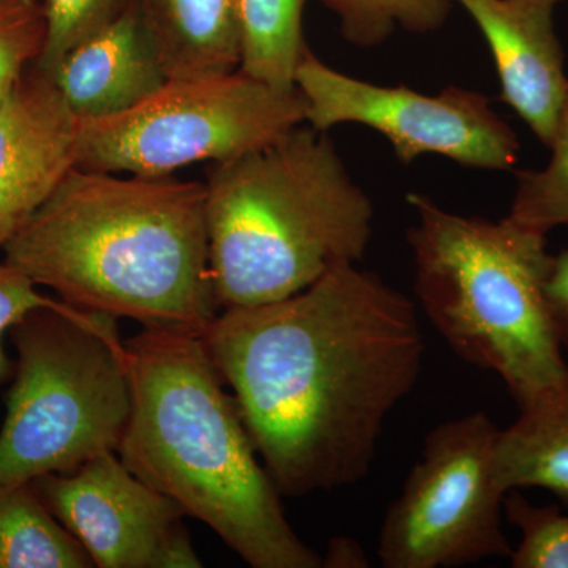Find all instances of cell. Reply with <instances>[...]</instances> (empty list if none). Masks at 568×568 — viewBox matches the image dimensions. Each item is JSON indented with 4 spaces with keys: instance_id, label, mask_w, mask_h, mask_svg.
<instances>
[{
    "instance_id": "cell-18",
    "label": "cell",
    "mask_w": 568,
    "mask_h": 568,
    "mask_svg": "<svg viewBox=\"0 0 568 568\" xmlns=\"http://www.w3.org/2000/svg\"><path fill=\"white\" fill-rule=\"evenodd\" d=\"M342 21L343 37L361 48L377 47L396 29L428 33L443 28L452 0H321Z\"/></svg>"
},
{
    "instance_id": "cell-21",
    "label": "cell",
    "mask_w": 568,
    "mask_h": 568,
    "mask_svg": "<svg viewBox=\"0 0 568 568\" xmlns=\"http://www.w3.org/2000/svg\"><path fill=\"white\" fill-rule=\"evenodd\" d=\"M132 0H47L37 69L51 77L74 47L118 20Z\"/></svg>"
},
{
    "instance_id": "cell-15",
    "label": "cell",
    "mask_w": 568,
    "mask_h": 568,
    "mask_svg": "<svg viewBox=\"0 0 568 568\" xmlns=\"http://www.w3.org/2000/svg\"><path fill=\"white\" fill-rule=\"evenodd\" d=\"M518 406L515 424L497 436V485L548 489L568 507V372Z\"/></svg>"
},
{
    "instance_id": "cell-7",
    "label": "cell",
    "mask_w": 568,
    "mask_h": 568,
    "mask_svg": "<svg viewBox=\"0 0 568 568\" xmlns=\"http://www.w3.org/2000/svg\"><path fill=\"white\" fill-rule=\"evenodd\" d=\"M305 122L298 88L278 91L241 70L168 80L132 110L78 119L77 166L163 178L189 164L257 151Z\"/></svg>"
},
{
    "instance_id": "cell-13",
    "label": "cell",
    "mask_w": 568,
    "mask_h": 568,
    "mask_svg": "<svg viewBox=\"0 0 568 568\" xmlns=\"http://www.w3.org/2000/svg\"><path fill=\"white\" fill-rule=\"evenodd\" d=\"M51 78L80 121L132 110L168 81L136 0L108 28L74 47Z\"/></svg>"
},
{
    "instance_id": "cell-23",
    "label": "cell",
    "mask_w": 568,
    "mask_h": 568,
    "mask_svg": "<svg viewBox=\"0 0 568 568\" xmlns=\"http://www.w3.org/2000/svg\"><path fill=\"white\" fill-rule=\"evenodd\" d=\"M61 298L48 297L37 291V284L11 267L6 261H0V387L13 376L14 364L10 361L3 346V336L21 323L29 313L41 306H61Z\"/></svg>"
},
{
    "instance_id": "cell-16",
    "label": "cell",
    "mask_w": 568,
    "mask_h": 568,
    "mask_svg": "<svg viewBox=\"0 0 568 568\" xmlns=\"http://www.w3.org/2000/svg\"><path fill=\"white\" fill-rule=\"evenodd\" d=\"M305 6L306 0H235L242 73L278 91L297 88L295 73L308 50Z\"/></svg>"
},
{
    "instance_id": "cell-3",
    "label": "cell",
    "mask_w": 568,
    "mask_h": 568,
    "mask_svg": "<svg viewBox=\"0 0 568 568\" xmlns=\"http://www.w3.org/2000/svg\"><path fill=\"white\" fill-rule=\"evenodd\" d=\"M132 413L123 465L203 521L253 568H320L295 534L204 335L142 328L126 339Z\"/></svg>"
},
{
    "instance_id": "cell-5",
    "label": "cell",
    "mask_w": 568,
    "mask_h": 568,
    "mask_svg": "<svg viewBox=\"0 0 568 568\" xmlns=\"http://www.w3.org/2000/svg\"><path fill=\"white\" fill-rule=\"evenodd\" d=\"M417 301L459 358L496 373L518 405L568 372L545 298L547 235L407 194Z\"/></svg>"
},
{
    "instance_id": "cell-26",
    "label": "cell",
    "mask_w": 568,
    "mask_h": 568,
    "mask_svg": "<svg viewBox=\"0 0 568 568\" xmlns=\"http://www.w3.org/2000/svg\"><path fill=\"white\" fill-rule=\"evenodd\" d=\"M31 0H0V21L24 9Z\"/></svg>"
},
{
    "instance_id": "cell-14",
    "label": "cell",
    "mask_w": 568,
    "mask_h": 568,
    "mask_svg": "<svg viewBox=\"0 0 568 568\" xmlns=\"http://www.w3.org/2000/svg\"><path fill=\"white\" fill-rule=\"evenodd\" d=\"M136 7L168 80L239 70L235 0H136Z\"/></svg>"
},
{
    "instance_id": "cell-9",
    "label": "cell",
    "mask_w": 568,
    "mask_h": 568,
    "mask_svg": "<svg viewBox=\"0 0 568 568\" xmlns=\"http://www.w3.org/2000/svg\"><path fill=\"white\" fill-rule=\"evenodd\" d=\"M295 85L306 100V122L316 132L361 123L384 134L403 163L439 155L478 170L517 166V133L481 93L447 88L425 95L406 85L372 84L325 65L310 48Z\"/></svg>"
},
{
    "instance_id": "cell-19",
    "label": "cell",
    "mask_w": 568,
    "mask_h": 568,
    "mask_svg": "<svg viewBox=\"0 0 568 568\" xmlns=\"http://www.w3.org/2000/svg\"><path fill=\"white\" fill-rule=\"evenodd\" d=\"M551 159L544 170L517 171V193L507 219L547 235L558 226H568V92L560 110Z\"/></svg>"
},
{
    "instance_id": "cell-1",
    "label": "cell",
    "mask_w": 568,
    "mask_h": 568,
    "mask_svg": "<svg viewBox=\"0 0 568 568\" xmlns=\"http://www.w3.org/2000/svg\"><path fill=\"white\" fill-rule=\"evenodd\" d=\"M204 339L268 476L293 497L368 476L425 355L416 304L355 264L283 301L223 310Z\"/></svg>"
},
{
    "instance_id": "cell-2",
    "label": "cell",
    "mask_w": 568,
    "mask_h": 568,
    "mask_svg": "<svg viewBox=\"0 0 568 568\" xmlns=\"http://www.w3.org/2000/svg\"><path fill=\"white\" fill-rule=\"evenodd\" d=\"M2 252L81 312L201 335L220 313L203 182L73 168Z\"/></svg>"
},
{
    "instance_id": "cell-12",
    "label": "cell",
    "mask_w": 568,
    "mask_h": 568,
    "mask_svg": "<svg viewBox=\"0 0 568 568\" xmlns=\"http://www.w3.org/2000/svg\"><path fill=\"white\" fill-rule=\"evenodd\" d=\"M487 40L500 97L549 149L568 92L555 10L562 0H457Z\"/></svg>"
},
{
    "instance_id": "cell-25",
    "label": "cell",
    "mask_w": 568,
    "mask_h": 568,
    "mask_svg": "<svg viewBox=\"0 0 568 568\" xmlns=\"http://www.w3.org/2000/svg\"><path fill=\"white\" fill-rule=\"evenodd\" d=\"M364 548L351 537H335L328 541L325 556H321V567L365 568L368 567Z\"/></svg>"
},
{
    "instance_id": "cell-11",
    "label": "cell",
    "mask_w": 568,
    "mask_h": 568,
    "mask_svg": "<svg viewBox=\"0 0 568 568\" xmlns=\"http://www.w3.org/2000/svg\"><path fill=\"white\" fill-rule=\"evenodd\" d=\"M77 115L33 63L0 104V250L77 168Z\"/></svg>"
},
{
    "instance_id": "cell-22",
    "label": "cell",
    "mask_w": 568,
    "mask_h": 568,
    "mask_svg": "<svg viewBox=\"0 0 568 568\" xmlns=\"http://www.w3.org/2000/svg\"><path fill=\"white\" fill-rule=\"evenodd\" d=\"M43 41V6L37 0L0 21V104L37 62Z\"/></svg>"
},
{
    "instance_id": "cell-6",
    "label": "cell",
    "mask_w": 568,
    "mask_h": 568,
    "mask_svg": "<svg viewBox=\"0 0 568 568\" xmlns=\"http://www.w3.org/2000/svg\"><path fill=\"white\" fill-rule=\"evenodd\" d=\"M9 335L17 364L0 428V489L118 454L132 384L115 317L41 306Z\"/></svg>"
},
{
    "instance_id": "cell-24",
    "label": "cell",
    "mask_w": 568,
    "mask_h": 568,
    "mask_svg": "<svg viewBox=\"0 0 568 568\" xmlns=\"http://www.w3.org/2000/svg\"><path fill=\"white\" fill-rule=\"evenodd\" d=\"M545 298L560 345L568 347V248L551 256L545 280Z\"/></svg>"
},
{
    "instance_id": "cell-20",
    "label": "cell",
    "mask_w": 568,
    "mask_h": 568,
    "mask_svg": "<svg viewBox=\"0 0 568 568\" xmlns=\"http://www.w3.org/2000/svg\"><path fill=\"white\" fill-rule=\"evenodd\" d=\"M504 511L521 530V541L511 549L514 568H568V514L556 506H532L517 489L504 497Z\"/></svg>"
},
{
    "instance_id": "cell-10",
    "label": "cell",
    "mask_w": 568,
    "mask_h": 568,
    "mask_svg": "<svg viewBox=\"0 0 568 568\" xmlns=\"http://www.w3.org/2000/svg\"><path fill=\"white\" fill-rule=\"evenodd\" d=\"M31 484L91 556L93 567H203L182 507L134 476L115 452Z\"/></svg>"
},
{
    "instance_id": "cell-4",
    "label": "cell",
    "mask_w": 568,
    "mask_h": 568,
    "mask_svg": "<svg viewBox=\"0 0 568 568\" xmlns=\"http://www.w3.org/2000/svg\"><path fill=\"white\" fill-rule=\"evenodd\" d=\"M205 212L222 312L283 301L339 265L357 264L375 215L334 142L310 125L213 163Z\"/></svg>"
},
{
    "instance_id": "cell-17",
    "label": "cell",
    "mask_w": 568,
    "mask_h": 568,
    "mask_svg": "<svg viewBox=\"0 0 568 568\" xmlns=\"http://www.w3.org/2000/svg\"><path fill=\"white\" fill-rule=\"evenodd\" d=\"M91 567V556L31 481L0 489V568Z\"/></svg>"
},
{
    "instance_id": "cell-8",
    "label": "cell",
    "mask_w": 568,
    "mask_h": 568,
    "mask_svg": "<svg viewBox=\"0 0 568 568\" xmlns=\"http://www.w3.org/2000/svg\"><path fill=\"white\" fill-rule=\"evenodd\" d=\"M500 429L484 410L436 426L388 507L377 541L386 568H450L510 556L495 454Z\"/></svg>"
}]
</instances>
